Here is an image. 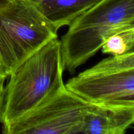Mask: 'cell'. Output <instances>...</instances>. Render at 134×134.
Instances as JSON below:
<instances>
[{
	"mask_svg": "<svg viewBox=\"0 0 134 134\" xmlns=\"http://www.w3.org/2000/svg\"><path fill=\"white\" fill-rule=\"evenodd\" d=\"M96 107L64 88L50 100L3 126L6 134H79Z\"/></svg>",
	"mask_w": 134,
	"mask_h": 134,
	"instance_id": "cell-5",
	"label": "cell"
},
{
	"mask_svg": "<svg viewBox=\"0 0 134 134\" xmlns=\"http://www.w3.org/2000/svg\"><path fill=\"white\" fill-rule=\"evenodd\" d=\"M14 1V0H0V9H2L5 7L8 6Z\"/></svg>",
	"mask_w": 134,
	"mask_h": 134,
	"instance_id": "cell-10",
	"label": "cell"
},
{
	"mask_svg": "<svg viewBox=\"0 0 134 134\" xmlns=\"http://www.w3.org/2000/svg\"><path fill=\"white\" fill-rule=\"evenodd\" d=\"M134 28V0H102L69 25L60 41L64 71L71 73L115 34Z\"/></svg>",
	"mask_w": 134,
	"mask_h": 134,
	"instance_id": "cell-2",
	"label": "cell"
},
{
	"mask_svg": "<svg viewBox=\"0 0 134 134\" xmlns=\"http://www.w3.org/2000/svg\"><path fill=\"white\" fill-rule=\"evenodd\" d=\"M6 79H2L0 80V113H1V109H2L3 103L4 99V93H5V86L4 82Z\"/></svg>",
	"mask_w": 134,
	"mask_h": 134,
	"instance_id": "cell-9",
	"label": "cell"
},
{
	"mask_svg": "<svg viewBox=\"0 0 134 134\" xmlns=\"http://www.w3.org/2000/svg\"><path fill=\"white\" fill-rule=\"evenodd\" d=\"M7 77V76L6 75V74L4 72L2 65H1V62H0V80L2 79H6Z\"/></svg>",
	"mask_w": 134,
	"mask_h": 134,
	"instance_id": "cell-11",
	"label": "cell"
},
{
	"mask_svg": "<svg viewBox=\"0 0 134 134\" xmlns=\"http://www.w3.org/2000/svg\"><path fill=\"white\" fill-rule=\"evenodd\" d=\"M134 107L96 106L85 119L82 134H123L133 124Z\"/></svg>",
	"mask_w": 134,
	"mask_h": 134,
	"instance_id": "cell-6",
	"label": "cell"
},
{
	"mask_svg": "<svg viewBox=\"0 0 134 134\" xmlns=\"http://www.w3.org/2000/svg\"><path fill=\"white\" fill-rule=\"evenodd\" d=\"M61 46L54 39L23 62L5 87L0 122L6 126L53 98L64 88Z\"/></svg>",
	"mask_w": 134,
	"mask_h": 134,
	"instance_id": "cell-1",
	"label": "cell"
},
{
	"mask_svg": "<svg viewBox=\"0 0 134 134\" xmlns=\"http://www.w3.org/2000/svg\"><path fill=\"white\" fill-rule=\"evenodd\" d=\"M57 32L30 0H14L0 9V62L6 75L58 38Z\"/></svg>",
	"mask_w": 134,
	"mask_h": 134,
	"instance_id": "cell-3",
	"label": "cell"
},
{
	"mask_svg": "<svg viewBox=\"0 0 134 134\" xmlns=\"http://www.w3.org/2000/svg\"><path fill=\"white\" fill-rule=\"evenodd\" d=\"M101 49L103 53L111 55L134 52V28L111 35L104 42Z\"/></svg>",
	"mask_w": 134,
	"mask_h": 134,
	"instance_id": "cell-8",
	"label": "cell"
},
{
	"mask_svg": "<svg viewBox=\"0 0 134 134\" xmlns=\"http://www.w3.org/2000/svg\"><path fill=\"white\" fill-rule=\"evenodd\" d=\"M57 30L102 0H30Z\"/></svg>",
	"mask_w": 134,
	"mask_h": 134,
	"instance_id": "cell-7",
	"label": "cell"
},
{
	"mask_svg": "<svg viewBox=\"0 0 134 134\" xmlns=\"http://www.w3.org/2000/svg\"><path fill=\"white\" fill-rule=\"evenodd\" d=\"M65 86L96 106L134 107V52L103 59Z\"/></svg>",
	"mask_w": 134,
	"mask_h": 134,
	"instance_id": "cell-4",
	"label": "cell"
}]
</instances>
